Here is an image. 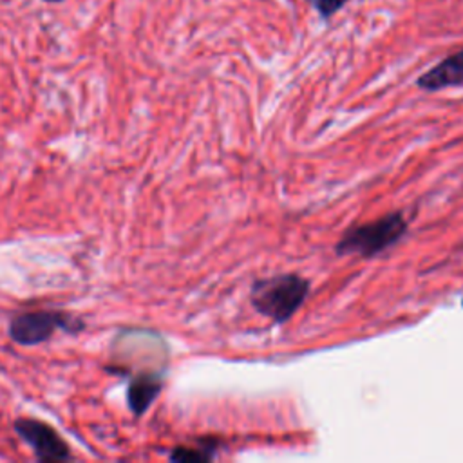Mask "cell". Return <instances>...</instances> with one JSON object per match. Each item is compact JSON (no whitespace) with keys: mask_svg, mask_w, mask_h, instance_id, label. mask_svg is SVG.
Here are the masks:
<instances>
[{"mask_svg":"<svg viewBox=\"0 0 463 463\" xmlns=\"http://www.w3.org/2000/svg\"><path fill=\"white\" fill-rule=\"evenodd\" d=\"M310 296V280L297 273L259 279L252 284L250 301L257 313L284 324L292 319Z\"/></svg>","mask_w":463,"mask_h":463,"instance_id":"6da1fadb","label":"cell"},{"mask_svg":"<svg viewBox=\"0 0 463 463\" xmlns=\"http://www.w3.org/2000/svg\"><path fill=\"white\" fill-rule=\"evenodd\" d=\"M410 223L402 212H391L377 221L347 228L335 245L337 256H359L364 259L375 257L394 247L405 234Z\"/></svg>","mask_w":463,"mask_h":463,"instance_id":"7a4b0ae2","label":"cell"},{"mask_svg":"<svg viewBox=\"0 0 463 463\" xmlns=\"http://www.w3.org/2000/svg\"><path fill=\"white\" fill-rule=\"evenodd\" d=\"M85 322L62 310H35L17 315L10 322V337L19 345H38L47 342L56 331L78 333Z\"/></svg>","mask_w":463,"mask_h":463,"instance_id":"3957f363","label":"cell"},{"mask_svg":"<svg viewBox=\"0 0 463 463\" xmlns=\"http://www.w3.org/2000/svg\"><path fill=\"white\" fill-rule=\"evenodd\" d=\"M17 435L33 449L40 461H69L73 458L68 442L51 426L37 418H19L15 422Z\"/></svg>","mask_w":463,"mask_h":463,"instance_id":"277c9868","label":"cell"},{"mask_svg":"<svg viewBox=\"0 0 463 463\" xmlns=\"http://www.w3.org/2000/svg\"><path fill=\"white\" fill-rule=\"evenodd\" d=\"M463 85V49L449 54L435 68L426 71L417 80V87L427 93H438L449 87Z\"/></svg>","mask_w":463,"mask_h":463,"instance_id":"5b68a950","label":"cell"},{"mask_svg":"<svg viewBox=\"0 0 463 463\" xmlns=\"http://www.w3.org/2000/svg\"><path fill=\"white\" fill-rule=\"evenodd\" d=\"M161 387L163 380L159 373H140L138 377H134L127 391L129 410L136 417H142L150 408L152 402L159 396Z\"/></svg>","mask_w":463,"mask_h":463,"instance_id":"8992f818","label":"cell"},{"mask_svg":"<svg viewBox=\"0 0 463 463\" xmlns=\"http://www.w3.org/2000/svg\"><path fill=\"white\" fill-rule=\"evenodd\" d=\"M214 449H191V447H176L170 454L174 461H205L214 456Z\"/></svg>","mask_w":463,"mask_h":463,"instance_id":"52a82bcc","label":"cell"},{"mask_svg":"<svg viewBox=\"0 0 463 463\" xmlns=\"http://www.w3.org/2000/svg\"><path fill=\"white\" fill-rule=\"evenodd\" d=\"M350 0H312V8L319 13L322 20H329L337 15Z\"/></svg>","mask_w":463,"mask_h":463,"instance_id":"ba28073f","label":"cell"},{"mask_svg":"<svg viewBox=\"0 0 463 463\" xmlns=\"http://www.w3.org/2000/svg\"><path fill=\"white\" fill-rule=\"evenodd\" d=\"M44 3H49V4H58V3H64V0H44Z\"/></svg>","mask_w":463,"mask_h":463,"instance_id":"9c48e42d","label":"cell"},{"mask_svg":"<svg viewBox=\"0 0 463 463\" xmlns=\"http://www.w3.org/2000/svg\"><path fill=\"white\" fill-rule=\"evenodd\" d=\"M461 306H463V301H461Z\"/></svg>","mask_w":463,"mask_h":463,"instance_id":"30bf717a","label":"cell"}]
</instances>
